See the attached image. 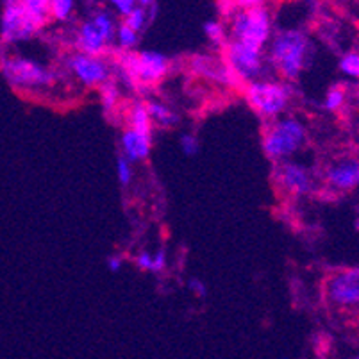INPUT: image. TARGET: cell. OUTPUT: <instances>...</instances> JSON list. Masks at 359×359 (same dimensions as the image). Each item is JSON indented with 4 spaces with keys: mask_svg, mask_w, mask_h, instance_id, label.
<instances>
[{
    "mask_svg": "<svg viewBox=\"0 0 359 359\" xmlns=\"http://www.w3.org/2000/svg\"><path fill=\"white\" fill-rule=\"evenodd\" d=\"M50 16V0H11L6 2L0 38L4 43L25 41L47 24Z\"/></svg>",
    "mask_w": 359,
    "mask_h": 359,
    "instance_id": "cell-1",
    "label": "cell"
},
{
    "mask_svg": "<svg viewBox=\"0 0 359 359\" xmlns=\"http://www.w3.org/2000/svg\"><path fill=\"white\" fill-rule=\"evenodd\" d=\"M231 18V36L233 41L249 47L252 50L261 52L270 38L272 20H270L269 9L263 2H256L252 8H236Z\"/></svg>",
    "mask_w": 359,
    "mask_h": 359,
    "instance_id": "cell-2",
    "label": "cell"
},
{
    "mask_svg": "<svg viewBox=\"0 0 359 359\" xmlns=\"http://www.w3.org/2000/svg\"><path fill=\"white\" fill-rule=\"evenodd\" d=\"M309 40L302 31H283L276 36L270 47V60L286 81H295L306 68Z\"/></svg>",
    "mask_w": 359,
    "mask_h": 359,
    "instance_id": "cell-3",
    "label": "cell"
},
{
    "mask_svg": "<svg viewBox=\"0 0 359 359\" xmlns=\"http://www.w3.org/2000/svg\"><path fill=\"white\" fill-rule=\"evenodd\" d=\"M308 142L306 127L297 118L277 120L263 136V150L272 161H285Z\"/></svg>",
    "mask_w": 359,
    "mask_h": 359,
    "instance_id": "cell-4",
    "label": "cell"
},
{
    "mask_svg": "<svg viewBox=\"0 0 359 359\" xmlns=\"http://www.w3.org/2000/svg\"><path fill=\"white\" fill-rule=\"evenodd\" d=\"M120 68L127 83L154 84L168 74V60L159 52H122Z\"/></svg>",
    "mask_w": 359,
    "mask_h": 359,
    "instance_id": "cell-5",
    "label": "cell"
},
{
    "mask_svg": "<svg viewBox=\"0 0 359 359\" xmlns=\"http://www.w3.org/2000/svg\"><path fill=\"white\" fill-rule=\"evenodd\" d=\"M0 70L11 86L20 90L50 86L55 79L54 72L47 70L43 65L25 57H9L4 54L0 55Z\"/></svg>",
    "mask_w": 359,
    "mask_h": 359,
    "instance_id": "cell-6",
    "label": "cell"
},
{
    "mask_svg": "<svg viewBox=\"0 0 359 359\" xmlns=\"http://www.w3.org/2000/svg\"><path fill=\"white\" fill-rule=\"evenodd\" d=\"M245 95L250 107L263 118H273L280 115L292 99V88L283 83H270V81H252L245 90Z\"/></svg>",
    "mask_w": 359,
    "mask_h": 359,
    "instance_id": "cell-7",
    "label": "cell"
},
{
    "mask_svg": "<svg viewBox=\"0 0 359 359\" xmlns=\"http://www.w3.org/2000/svg\"><path fill=\"white\" fill-rule=\"evenodd\" d=\"M227 67L233 70L238 79L252 83L263 70V57L261 52L231 41L227 45Z\"/></svg>",
    "mask_w": 359,
    "mask_h": 359,
    "instance_id": "cell-8",
    "label": "cell"
},
{
    "mask_svg": "<svg viewBox=\"0 0 359 359\" xmlns=\"http://www.w3.org/2000/svg\"><path fill=\"white\" fill-rule=\"evenodd\" d=\"M329 299L339 308H354L359 300V270L351 269L336 273L327 285Z\"/></svg>",
    "mask_w": 359,
    "mask_h": 359,
    "instance_id": "cell-9",
    "label": "cell"
},
{
    "mask_svg": "<svg viewBox=\"0 0 359 359\" xmlns=\"http://www.w3.org/2000/svg\"><path fill=\"white\" fill-rule=\"evenodd\" d=\"M68 68L75 74V77L86 86H102L109 77L107 65L100 57H91L81 52L74 54L68 60Z\"/></svg>",
    "mask_w": 359,
    "mask_h": 359,
    "instance_id": "cell-10",
    "label": "cell"
},
{
    "mask_svg": "<svg viewBox=\"0 0 359 359\" xmlns=\"http://www.w3.org/2000/svg\"><path fill=\"white\" fill-rule=\"evenodd\" d=\"M277 181L293 195H306L313 190V179L308 168L295 163H283L277 170Z\"/></svg>",
    "mask_w": 359,
    "mask_h": 359,
    "instance_id": "cell-11",
    "label": "cell"
},
{
    "mask_svg": "<svg viewBox=\"0 0 359 359\" xmlns=\"http://www.w3.org/2000/svg\"><path fill=\"white\" fill-rule=\"evenodd\" d=\"M327 182L336 190L347 191L355 188L359 182L358 161H341L327 170Z\"/></svg>",
    "mask_w": 359,
    "mask_h": 359,
    "instance_id": "cell-12",
    "label": "cell"
},
{
    "mask_svg": "<svg viewBox=\"0 0 359 359\" xmlns=\"http://www.w3.org/2000/svg\"><path fill=\"white\" fill-rule=\"evenodd\" d=\"M120 145H122L123 158L127 161H143L150 154L152 138L138 135L133 129H126L122 133V138H120Z\"/></svg>",
    "mask_w": 359,
    "mask_h": 359,
    "instance_id": "cell-13",
    "label": "cell"
},
{
    "mask_svg": "<svg viewBox=\"0 0 359 359\" xmlns=\"http://www.w3.org/2000/svg\"><path fill=\"white\" fill-rule=\"evenodd\" d=\"M77 47H79L81 54L99 57L106 50L107 45L104 43V40L95 31V27L91 25V22H84L79 29V34H77Z\"/></svg>",
    "mask_w": 359,
    "mask_h": 359,
    "instance_id": "cell-14",
    "label": "cell"
},
{
    "mask_svg": "<svg viewBox=\"0 0 359 359\" xmlns=\"http://www.w3.org/2000/svg\"><path fill=\"white\" fill-rule=\"evenodd\" d=\"M129 129L143 136H150L152 133V126H150V118L147 115L145 104H135L129 111Z\"/></svg>",
    "mask_w": 359,
    "mask_h": 359,
    "instance_id": "cell-15",
    "label": "cell"
},
{
    "mask_svg": "<svg viewBox=\"0 0 359 359\" xmlns=\"http://www.w3.org/2000/svg\"><path fill=\"white\" fill-rule=\"evenodd\" d=\"M91 25L95 27V31L99 32L100 38H102L106 45H109L111 41L115 40V20H113V16L109 15V11L95 13L93 20H91Z\"/></svg>",
    "mask_w": 359,
    "mask_h": 359,
    "instance_id": "cell-16",
    "label": "cell"
},
{
    "mask_svg": "<svg viewBox=\"0 0 359 359\" xmlns=\"http://www.w3.org/2000/svg\"><path fill=\"white\" fill-rule=\"evenodd\" d=\"M145 109L150 120H156V122L161 123V126L165 127H174L175 123L179 122V115H175L170 107L163 106V104L159 102L145 104Z\"/></svg>",
    "mask_w": 359,
    "mask_h": 359,
    "instance_id": "cell-17",
    "label": "cell"
},
{
    "mask_svg": "<svg viewBox=\"0 0 359 359\" xmlns=\"http://www.w3.org/2000/svg\"><path fill=\"white\" fill-rule=\"evenodd\" d=\"M74 0H52L50 2V15L55 20H68L74 11Z\"/></svg>",
    "mask_w": 359,
    "mask_h": 359,
    "instance_id": "cell-18",
    "label": "cell"
},
{
    "mask_svg": "<svg viewBox=\"0 0 359 359\" xmlns=\"http://www.w3.org/2000/svg\"><path fill=\"white\" fill-rule=\"evenodd\" d=\"M118 88L113 83H104L100 86V99H102V106L106 111H111L118 102Z\"/></svg>",
    "mask_w": 359,
    "mask_h": 359,
    "instance_id": "cell-19",
    "label": "cell"
},
{
    "mask_svg": "<svg viewBox=\"0 0 359 359\" xmlns=\"http://www.w3.org/2000/svg\"><path fill=\"white\" fill-rule=\"evenodd\" d=\"M145 24H147V9L142 8V6H136V8L133 9V13L126 18V22H123V25H127L130 31H135V32L142 31V29L145 27Z\"/></svg>",
    "mask_w": 359,
    "mask_h": 359,
    "instance_id": "cell-20",
    "label": "cell"
},
{
    "mask_svg": "<svg viewBox=\"0 0 359 359\" xmlns=\"http://www.w3.org/2000/svg\"><path fill=\"white\" fill-rule=\"evenodd\" d=\"M339 70L348 77H358L359 75V55L358 52H348L339 60Z\"/></svg>",
    "mask_w": 359,
    "mask_h": 359,
    "instance_id": "cell-21",
    "label": "cell"
},
{
    "mask_svg": "<svg viewBox=\"0 0 359 359\" xmlns=\"http://www.w3.org/2000/svg\"><path fill=\"white\" fill-rule=\"evenodd\" d=\"M204 32L208 34L213 43L217 45H224L225 43V25L222 22L217 20H210L204 24Z\"/></svg>",
    "mask_w": 359,
    "mask_h": 359,
    "instance_id": "cell-22",
    "label": "cell"
},
{
    "mask_svg": "<svg viewBox=\"0 0 359 359\" xmlns=\"http://www.w3.org/2000/svg\"><path fill=\"white\" fill-rule=\"evenodd\" d=\"M345 102V91L344 88H339V86H334L331 88V90L327 91V97H325V109L329 111H336L339 109V107L344 106Z\"/></svg>",
    "mask_w": 359,
    "mask_h": 359,
    "instance_id": "cell-23",
    "label": "cell"
},
{
    "mask_svg": "<svg viewBox=\"0 0 359 359\" xmlns=\"http://www.w3.org/2000/svg\"><path fill=\"white\" fill-rule=\"evenodd\" d=\"M116 40H118V45L122 48H133L136 45V41H138V32L130 31L127 25H120L118 29H116Z\"/></svg>",
    "mask_w": 359,
    "mask_h": 359,
    "instance_id": "cell-24",
    "label": "cell"
},
{
    "mask_svg": "<svg viewBox=\"0 0 359 359\" xmlns=\"http://www.w3.org/2000/svg\"><path fill=\"white\" fill-rule=\"evenodd\" d=\"M116 174H118V181L122 186H129L130 179H133V170H130L129 161L123 156L116 159Z\"/></svg>",
    "mask_w": 359,
    "mask_h": 359,
    "instance_id": "cell-25",
    "label": "cell"
},
{
    "mask_svg": "<svg viewBox=\"0 0 359 359\" xmlns=\"http://www.w3.org/2000/svg\"><path fill=\"white\" fill-rule=\"evenodd\" d=\"M181 149L186 156H195L198 152V140L194 135L181 136Z\"/></svg>",
    "mask_w": 359,
    "mask_h": 359,
    "instance_id": "cell-26",
    "label": "cell"
},
{
    "mask_svg": "<svg viewBox=\"0 0 359 359\" xmlns=\"http://www.w3.org/2000/svg\"><path fill=\"white\" fill-rule=\"evenodd\" d=\"M111 4H113V8L116 9V13H118V15L126 16L127 18V16L133 13V9L138 6V2H135V0H113Z\"/></svg>",
    "mask_w": 359,
    "mask_h": 359,
    "instance_id": "cell-27",
    "label": "cell"
},
{
    "mask_svg": "<svg viewBox=\"0 0 359 359\" xmlns=\"http://www.w3.org/2000/svg\"><path fill=\"white\" fill-rule=\"evenodd\" d=\"M165 266H166V252L165 249H161L154 257H152V269L150 270H152V272H163Z\"/></svg>",
    "mask_w": 359,
    "mask_h": 359,
    "instance_id": "cell-28",
    "label": "cell"
},
{
    "mask_svg": "<svg viewBox=\"0 0 359 359\" xmlns=\"http://www.w3.org/2000/svg\"><path fill=\"white\" fill-rule=\"evenodd\" d=\"M188 286H190L191 292L197 293V297H201V299H204V297L208 295V288H205V285L201 279H191Z\"/></svg>",
    "mask_w": 359,
    "mask_h": 359,
    "instance_id": "cell-29",
    "label": "cell"
},
{
    "mask_svg": "<svg viewBox=\"0 0 359 359\" xmlns=\"http://www.w3.org/2000/svg\"><path fill=\"white\" fill-rule=\"evenodd\" d=\"M136 264H138L142 270H150L152 269V256L149 252H142L136 257Z\"/></svg>",
    "mask_w": 359,
    "mask_h": 359,
    "instance_id": "cell-30",
    "label": "cell"
},
{
    "mask_svg": "<svg viewBox=\"0 0 359 359\" xmlns=\"http://www.w3.org/2000/svg\"><path fill=\"white\" fill-rule=\"evenodd\" d=\"M122 263H123V259L120 256L107 257V269H109L111 272H118V270L122 269Z\"/></svg>",
    "mask_w": 359,
    "mask_h": 359,
    "instance_id": "cell-31",
    "label": "cell"
},
{
    "mask_svg": "<svg viewBox=\"0 0 359 359\" xmlns=\"http://www.w3.org/2000/svg\"><path fill=\"white\" fill-rule=\"evenodd\" d=\"M352 359H358V355H352Z\"/></svg>",
    "mask_w": 359,
    "mask_h": 359,
    "instance_id": "cell-32",
    "label": "cell"
}]
</instances>
